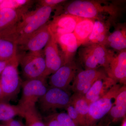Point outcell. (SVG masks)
<instances>
[{
	"mask_svg": "<svg viewBox=\"0 0 126 126\" xmlns=\"http://www.w3.org/2000/svg\"><path fill=\"white\" fill-rule=\"evenodd\" d=\"M104 46H108L119 52L126 49V27L116 30L108 35L104 43Z\"/></svg>",
	"mask_w": 126,
	"mask_h": 126,
	"instance_id": "obj_21",
	"label": "cell"
},
{
	"mask_svg": "<svg viewBox=\"0 0 126 126\" xmlns=\"http://www.w3.org/2000/svg\"><path fill=\"white\" fill-rule=\"evenodd\" d=\"M44 50L46 64V76L47 78L63 65L64 62L58 43L52 36Z\"/></svg>",
	"mask_w": 126,
	"mask_h": 126,
	"instance_id": "obj_13",
	"label": "cell"
},
{
	"mask_svg": "<svg viewBox=\"0 0 126 126\" xmlns=\"http://www.w3.org/2000/svg\"><path fill=\"white\" fill-rule=\"evenodd\" d=\"M121 126H126V119L125 118V119H124L122 123Z\"/></svg>",
	"mask_w": 126,
	"mask_h": 126,
	"instance_id": "obj_33",
	"label": "cell"
},
{
	"mask_svg": "<svg viewBox=\"0 0 126 126\" xmlns=\"http://www.w3.org/2000/svg\"><path fill=\"white\" fill-rule=\"evenodd\" d=\"M108 77L116 82L125 85L126 82V50L120 51L115 55L108 67L106 69Z\"/></svg>",
	"mask_w": 126,
	"mask_h": 126,
	"instance_id": "obj_14",
	"label": "cell"
},
{
	"mask_svg": "<svg viewBox=\"0 0 126 126\" xmlns=\"http://www.w3.org/2000/svg\"><path fill=\"white\" fill-rule=\"evenodd\" d=\"M34 1H35L29 0H0V10L5 9L30 7Z\"/></svg>",
	"mask_w": 126,
	"mask_h": 126,
	"instance_id": "obj_25",
	"label": "cell"
},
{
	"mask_svg": "<svg viewBox=\"0 0 126 126\" xmlns=\"http://www.w3.org/2000/svg\"><path fill=\"white\" fill-rule=\"evenodd\" d=\"M21 86L22 96L18 105L24 112L27 109L35 107L36 103L48 89L45 78L27 79L22 83Z\"/></svg>",
	"mask_w": 126,
	"mask_h": 126,
	"instance_id": "obj_6",
	"label": "cell"
},
{
	"mask_svg": "<svg viewBox=\"0 0 126 126\" xmlns=\"http://www.w3.org/2000/svg\"><path fill=\"white\" fill-rule=\"evenodd\" d=\"M95 20L94 19L81 18L78 21L73 33L77 39L79 47L87 44Z\"/></svg>",
	"mask_w": 126,
	"mask_h": 126,
	"instance_id": "obj_18",
	"label": "cell"
},
{
	"mask_svg": "<svg viewBox=\"0 0 126 126\" xmlns=\"http://www.w3.org/2000/svg\"><path fill=\"white\" fill-rule=\"evenodd\" d=\"M6 122V126H24L20 121L12 119Z\"/></svg>",
	"mask_w": 126,
	"mask_h": 126,
	"instance_id": "obj_31",
	"label": "cell"
},
{
	"mask_svg": "<svg viewBox=\"0 0 126 126\" xmlns=\"http://www.w3.org/2000/svg\"><path fill=\"white\" fill-rule=\"evenodd\" d=\"M18 45L14 39L0 37V61L11 60L18 56Z\"/></svg>",
	"mask_w": 126,
	"mask_h": 126,
	"instance_id": "obj_20",
	"label": "cell"
},
{
	"mask_svg": "<svg viewBox=\"0 0 126 126\" xmlns=\"http://www.w3.org/2000/svg\"><path fill=\"white\" fill-rule=\"evenodd\" d=\"M56 7L39 6L27 12L14 27L0 33V36L12 38L18 46L23 44L34 32L48 22L52 12Z\"/></svg>",
	"mask_w": 126,
	"mask_h": 126,
	"instance_id": "obj_1",
	"label": "cell"
},
{
	"mask_svg": "<svg viewBox=\"0 0 126 126\" xmlns=\"http://www.w3.org/2000/svg\"><path fill=\"white\" fill-rule=\"evenodd\" d=\"M1 89L0 87V101L1 99Z\"/></svg>",
	"mask_w": 126,
	"mask_h": 126,
	"instance_id": "obj_35",
	"label": "cell"
},
{
	"mask_svg": "<svg viewBox=\"0 0 126 126\" xmlns=\"http://www.w3.org/2000/svg\"><path fill=\"white\" fill-rule=\"evenodd\" d=\"M24 112L18 105H11L5 101H0V121L6 122L16 116L24 117Z\"/></svg>",
	"mask_w": 126,
	"mask_h": 126,
	"instance_id": "obj_22",
	"label": "cell"
},
{
	"mask_svg": "<svg viewBox=\"0 0 126 126\" xmlns=\"http://www.w3.org/2000/svg\"><path fill=\"white\" fill-rule=\"evenodd\" d=\"M39 6H49L57 7L60 5L62 4L66 0H40L37 1Z\"/></svg>",
	"mask_w": 126,
	"mask_h": 126,
	"instance_id": "obj_29",
	"label": "cell"
},
{
	"mask_svg": "<svg viewBox=\"0 0 126 126\" xmlns=\"http://www.w3.org/2000/svg\"><path fill=\"white\" fill-rule=\"evenodd\" d=\"M60 5L56 9V14L54 16L63 10L64 13L63 14L101 20V17L105 15L114 17L119 13V8L117 6L111 4H108L105 2L100 1L77 0L69 2L63 7L61 6L63 8L60 6Z\"/></svg>",
	"mask_w": 126,
	"mask_h": 126,
	"instance_id": "obj_2",
	"label": "cell"
},
{
	"mask_svg": "<svg viewBox=\"0 0 126 126\" xmlns=\"http://www.w3.org/2000/svg\"><path fill=\"white\" fill-rule=\"evenodd\" d=\"M81 18L69 14L54 16L53 20L49 21V28L51 35L55 39L62 35L73 33Z\"/></svg>",
	"mask_w": 126,
	"mask_h": 126,
	"instance_id": "obj_11",
	"label": "cell"
},
{
	"mask_svg": "<svg viewBox=\"0 0 126 126\" xmlns=\"http://www.w3.org/2000/svg\"><path fill=\"white\" fill-rule=\"evenodd\" d=\"M48 23L49 21L32 34L23 44L18 46L19 49L29 52H38L44 49L52 36Z\"/></svg>",
	"mask_w": 126,
	"mask_h": 126,
	"instance_id": "obj_12",
	"label": "cell"
},
{
	"mask_svg": "<svg viewBox=\"0 0 126 126\" xmlns=\"http://www.w3.org/2000/svg\"><path fill=\"white\" fill-rule=\"evenodd\" d=\"M103 70L98 69H85L77 74L72 86L75 93L85 95L97 80L107 77Z\"/></svg>",
	"mask_w": 126,
	"mask_h": 126,
	"instance_id": "obj_9",
	"label": "cell"
},
{
	"mask_svg": "<svg viewBox=\"0 0 126 126\" xmlns=\"http://www.w3.org/2000/svg\"><path fill=\"white\" fill-rule=\"evenodd\" d=\"M61 126H78L67 113L60 112L52 114Z\"/></svg>",
	"mask_w": 126,
	"mask_h": 126,
	"instance_id": "obj_28",
	"label": "cell"
},
{
	"mask_svg": "<svg viewBox=\"0 0 126 126\" xmlns=\"http://www.w3.org/2000/svg\"><path fill=\"white\" fill-rule=\"evenodd\" d=\"M24 77L27 79L46 78V64L44 49L18 55Z\"/></svg>",
	"mask_w": 126,
	"mask_h": 126,
	"instance_id": "obj_4",
	"label": "cell"
},
{
	"mask_svg": "<svg viewBox=\"0 0 126 126\" xmlns=\"http://www.w3.org/2000/svg\"><path fill=\"white\" fill-rule=\"evenodd\" d=\"M45 124L46 126H61L59 123L53 115L48 117Z\"/></svg>",
	"mask_w": 126,
	"mask_h": 126,
	"instance_id": "obj_30",
	"label": "cell"
},
{
	"mask_svg": "<svg viewBox=\"0 0 126 126\" xmlns=\"http://www.w3.org/2000/svg\"><path fill=\"white\" fill-rule=\"evenodd\" d=\"M29 7L20 9H5L0 10V33L11 29L17 24Z\"/></svg>",
	"mask_w": 126,
	"mask_h": 126,
	"instance_id": "obj_16",
	"label": "cell"
},
{
	"mask_svg": "<svg viewBox=\"0 0 126 126\" xmlns=\"http://www.w3.org/2000/svg\"><path fill=\"white\" fill-rule=\"evenodd\" d=\"M6 126L5 125H4V126Z\"/></svg>",
	"mask_w": 126,
	"mask_h": 126,
	"instance_id": "obj_36",
	"label": "cell"
},
{
	"mask_svg": "<svg viewBox=\"0 0 126 126\" xmlns=\"http://www.w3.org/2000/svg\"><path fill=\"white\" fill-rule=\"evenodd\" d=\"M116 84L115 80L108 76L101 78L94 82L84 96L90 104L102 97Z\"/></svg>",
	"mask_w": 126,
	"mask_h": 126,
	"instance_id": "obj_15",
	"label": "cell"
},
{
	"mask_svg": "<svg viewBox=\"0 0 126 126\" xmlns=\"http://www.w3.org/2000/svg\"><path fill=\"white\" fill-rule=\"evenodd\" d=\"M115 55L104 46L98 44L86 45L79 51L80 60L86 69H97L101 66L106 70Z\"/></svg>",
	"mask_w": 126,
	"mask_h": 126,
	"instance_id": "obj_3",
	"label": "cell"
},
{
	"mask_svg": "<svg viewBox=\"0 0 126 126\" xmlns=\"http://www.w3.org/2000/svg\"><path fill=\"white\" fill-rule=\"evenodd\" d=\"M108 24L105 23L101 20H95L92 31L86 45L98 44L104 46L105 41L108 36L109 27Z\"/></svg>",
	"mask_w": 126,
	"mask_h": 126,
	"instance_id": "obj_19",
	"label": "cell"
},
{
	"mask_svg": "<svg viewBox=\"0 0 126 126\" xmlns=\"http://www.w3.org/2000/svg\"><path fill=\"white\" fill-rule=\"evenodd\" d=\"M68 116L78 126H84V124L81 117L79 115L74 106L70 103L65 108Z\"/></svg>",
	"mask_w": 126,
	"mask_h": 126,
	"instance_id": "obj_27",
	"label": "cell"
},
{
	"mask_svg": "<svg viewBox=\"0 0 126 126\" xmlns=\"http://www.w3.org/2000/svg\"><path fill=\"white\" fill-rule=\"evenodd\" d=\"M70 97L67 90L50 87L39 100L40 107L44 112L65 108L70 103Z\"/></svg>",
	"mask_w": 126,
	"mask_h": 126,
	"instance_id": "obj_8",
	"label": "cell"
},
{
	"mask_svg": "<svg viewBox=\"0 0 126 126\" xmlns=\"http://www.w3.org/2000/svg\"><path fill=\"white\" fill-rule=\"evenodd\" d=\"M70 103L77 110L85 126L90 104L86 100L84 95L74 93L70 97Z\"/></svg>",
	"mask_w": 126,
	"mask_h": 126,
	"instance_id": "obj_23",
	"label": "cell"
},
{
	"mask_svg": "<svg viewBox=\"0 0 126 126\" xmlns=\"http://www.w3.org/2000/svg\"><path fill=\"white\" fill-rule=\"evenodd\" d=\"M121 87L120 84H116L102 97L90 104L85 126H92L97 124V122L109 112Z\"/></svg>",
	"mask_w": 126,
	"mask_h": 126,
	"instance_id": "obj_7",
	"label": "cell"
},
{
	"mask_svg": "<svg viewBox=\"0 0 126 126\" xmlns=\"http://www.w3.org/2000/svg\"><path fill=\"white\" fill-rule=\"evenodd\" d=\"M55 39L61 48L64 64L73 61L74 57L79 47L73 33L62 35Z\"/></svg>",
	"mask_w": 126,
	"mask_h": 126,
	"instance_id": "obj_17",
	"label": "cell"
},
{
	"mask_svg": "<svg viewBox=\"0 0 126 126\" xmlns=\"http://www.w3.org/2000/svg\"><path fill=\"white\" fill-rule=\"evenodd\" d=\"M17 56H16V57H17ZM14 59L11 60H6V61H0V75L1 74L2 71L5 69L6 67L9 64H10V63H11V61H12Z\"/></svg>",
	"mask_w": 126,
	"mask_h": 126,
	"instance_id": "obj_32",
	"label": "cell"
},
{
	"mask_svg": "<svg viewBox=\"0 0 126 126\" xmlns=\"http://www.w3.org/2000/svg\"><path fill=\"white\" fill-rule=\"evenodd\" d=\"M78 69V66L74 60L64 64L50 77V87L67 90L73 81Z\"/></svg>",
	"mask_w": 126,
	"mask_h": 126,
	"instance_id": "obj_10",
	"label": "cell"
},
{
	"mask_svg": "<svg viewBox=\"0 0 126 126\" xmlns=\"http://www.w3.org/2000/svg\"><path fill=\"white\" fill-rule=\"evenodd\" d=\"M18 55L6 67L0 78L1 90L0 101H6L12 99L18 94L22 85L18 71Z\"/></svg>",
	"mask_w": 126,
	"mask_h": 126,
	"instance_id": "obj_5",
	"label": "cell"
},
{
	"mask_svg": "<svg viewBox=\"0 0 126 126\" xmlns=\"http://www.w3.org/2000/svg\"><path fill=\"white\" fill-rule=\"evenodd\" d=\"M113 121L124 117L126 113V104L113 105L109 111Z\"/></svg>",
	"mask_w": 126,
	"mask_h": 126,
	"instance_id": "obj_26",
	"label": "cell"
},
{
	"mask_svg": "<svg viewBox=\"0 0 126 126\" xmlns=\"http://www.w3.org/2000/svg\"><path fill=\"white\" fill-rule=\"evenodd\" d=\"M92 126H103V125L102 124H101V123H99V124H97H97Z\"/></svg>",
	"mask_w": 126,
	"mask_h": 126,
	"instance_id": "obj_34",
	"label": "cell"
},
{
	"mask_svg": "<svg viewBox=\"0 0 126 126\" xmlns=\"http://www.w3.org/2000/svg\"><path fill=\"white\" fill-rule=\"evenodd\" d=\"M24 118L26 126H46L35 106L26 110Z\"/></svg>",
	"mask_w": 126,
	"mask_h": 126,
	"instance_id": "obj_24",
	"label": "cell"
}]
</instances>
